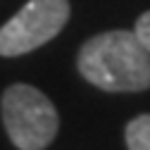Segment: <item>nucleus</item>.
<instances>
[{
    "label": "nucleus",
    "instance_id": "4",
    "mask_svg": "<svg viewBox=\"0 0 150 150\" xmlns=\"http://www.w3.org/2000/svg\"><path fill=\"white\" fill-rule=\"evenodd\" d=\"M124 136L129 150H150V115H138L131 119Z\"/></svg>",
    "mask_w": 150,
    "mask_h": 150
},
{
    "label": "nucleus",
    "instance_id": "1",
    "mask_svg": "<svg viewBox=\"0 0 150 150\" xmlns=\"http://www.w3.org/2000/svg\"><path fill=\"white\" fill-rule=\"evenodd\" d=\"M76 64L88 83L110 93L150 88V52L131 31H105L88 38Z\"/></svg>",
    "mask_w": 150,
    "mask_h": 150
},
{
    "label": "nucleus",
    "instance_id": "5",
    "mask_svg": "<svg viewBox=\"0 0 150 150\" xmlns=\"http://www.w3.org/2000/svg\"><path fill=\"white\" fill-rule=\"evenodd\" d=\"M134 33L138 36V41L143 43V48L150 52V12H145V14H141V17H138Z\"/></svg>",
    "mask_w": 150,
    "mask_h": 150
},
{
    "label": "nucleus",
    "instance_id": "2",
    "mask_svg": "<svg viewBox=\"0 0 150 150\" xmlns=\"http://www.w3.org/2000/svg\"><path fill=\"white\" fill-rule=\"evenodd\" d=\"M3 124L19 150H43L57 136L60 117L38 88L14 83L3 93Z\"/></svg>",
    "mask_w": 150,
    "mask_h": 150
},
{
    "label": "nucleus",
    "instance_id": "3",
    "mask_svg": "<svg viewBox=\"0 0 150 150\" xmlns=\"http://www.w3.org/2000/svg\"><path fill=\"white\" fill-rule=\"evenodd\" d=\"M69 19L67 0H29L12 19L0 26V55L17 57L45 45Z\"/></svg>",
    "mask_w": 150,
    "mask_h": 150
}]
</instances>
